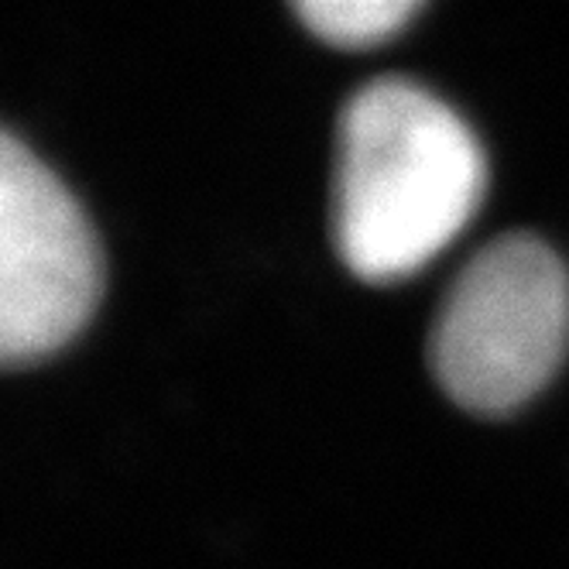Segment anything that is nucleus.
<instances>
[{
    "label": "nucleus",
    "instance_id": "7ed1b4c3",
    "mask_svg": "<svg viewBox=\"0 0 569 569\" xmlns=\"http://www.w3.org/2000/svg\"><path fill=\"white\" fill-rule=\"evenodd\" d=\"M100 243L66 182L0 134V357L31 363L69 343L100 299Z\"/></svg>",
    "mask_w": 569,
    "mask_h": 569
},
{
    "label": "nucleus",
    "instance_id": "20e7f679",
    "mask_svg": "<svg viewBox=\"0 0 569 569\" xmlns=\"http://www.w3.org/2000/svg\"><path fill=\"white\" fill-rule=\"evenodd\" d=\"M416 0H296L292 11L309 31L343 49L385 42L416 14Z\"/></svg>",
    "mask_w": 569,
    "mask_h": 569
},
{
    "label": "nucleus",
    "instance_id": "f03ea898",
    "mask_svg": "<svg viewBox=\"0 0 569 569\" xmlns=\"http://www.w3.org/2000/svg\"><path fill=\"white\" fill-rule=\"evenodd\" d=\"M569 350V268L528 230H508L457 271L432 330L429 368L460 409L501 416L532 398Z\"/></svg>",
    "mask_w": 569,
    "mask_h": 569
},
{
    "label": "nucleus",
    "instance_id": "f257e3e1",
    "mask_svg": "<svg viewBox=\"0 0 569 569\" xmlns=\"http://www.w3.org/2000/svg\"><path fill=\"white\" fill-rule=\"evenodd\" d=\"M483 186L477 134L416 79L378 76L343 100L330 233L353 274L391 281L419 271L467 227Z\"/></svg>",
    "mask_w": 569,
    "mask_h": 569
}]
</instances>
